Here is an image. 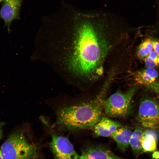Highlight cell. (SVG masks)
<instances>
[{
  "label": "cell",
  "mask_w": 159,
  "mask_h": 159,
  "mask_svg": "<svg viewBox=\"0 0 159 159\" xmlns=\"http://www.w3.org/2000/svg\"><path fill=\"white\" fill-rule=\"evenodd\" d=\"M76 14L67 64L77 85L85 90L105 76L109 60L124 42L126 34L121 20L114 15L91 11Z\"/></svg>",
  "instance_id": "cell-1"
},
{
  "label": "cell",
  "mask_w": 159,
  "mask_h": 159,
  "mask_svg": "<svg viewBox=\"0 0 159 159\" xmlns=\"http://www.w3.org/2000/svg\"><path fill=\"white\" fill-rule=\"evenodd\" d=\"M112 81L106 78L99 93L92 99L59 109L57 125L62 129L71 131L94 126L101 117L106 96Z\"/></svg>",
  "instance_id": "cell-2"
},
{
  "label": "cell",
  "mask_w": 159,
  "mask_h": 159,
  "mask_svg": "<svg viewBox=\"0 0 159 159\" xmlns=\"http://www.w3.org/2000/svg\"><path fill=\"white\" fill-rule=\"evenodd\" d=\"M3 159H31L36 155L35 147L26 139L22 131L11 133L1 145Z\"/></svg>",
  "instance_id": "cell-3"
},
{
  "label": "cell",
  "mask_w": 159,
  "mask_h": 159,
  "mask_svg": "<svg viewBox=\"0 0 159 159\" xmlns=\"http://www.w3.org/2000/svg\"><path fill=\"white\" fill-rule=\"evenodd\" d=\"M136 90L135 87H131L126 92L119 90L106 99L104 109L106 114L112 117L126 116L130 112Z\"/></svg>",
  "instance_id": "cell-4"
},
{
  "label": "cell",
  "mask_w": 159,
  "mask_h": 159,
  "mask_svg": "<svg viewBox=\"0 0 159 159\" xmlns=\"http://www.w3.org/2000/svg\"><path fill=\"white\" fill-rule=\"evenodd\" d=\"M138 119L141 125L148 129H159V104L153 99L147 98L140 104Z\"/></svg>",
  "instance_id": "cell-5"
},
{
  "label": "cell",
  "mask_w": 159,
  "mask_h": 159,
  "mask_svg": "<svg viewBox=\"0 0 159 159\" xmlns=\"http://www.w3.org/2000/svg\"><path fill=\"white\" fill-rule=\"evenodd\" d=\"M50 147L56 159H79L80 157L69 140L63 136L52 134Z\"/></svg>",
  "instance_id": "cell-6"
},
{
  "label": "cell",
  "mask_w": 159,
  "mask_h": 159,
  "mask_svg": "<svg viewBox=\"0 0 159 159\" xmlns=\"http://www.w3.org/2000/svg\"><path fill=\"white\" fill-rule=\"evenodd\" d=\"M22 0H4L0 11V16L9 29L11 21L18 19Z\"/></svg>",
  "instance_id": "cell-7"
},
{
  "label": "cell",
  "mask_w": 159,
  "mask_h": 159,
  "mask_svg": "<svg viewBox=\"0 0 159 159\" xmlns=\"http://www.w3.org/2000/svg\"><path fill=\"white\" fill-rule=\"evenodd\" d=\"M79 159H126L115 155L107 148L103 146L89 147L82 151Z\"/></svg>",
  "instance_id": "cell-8"
},
{
  "label": "cell",
  "mask_w": 159,
  "mask_h": 159,
  "mask_svg": "<svg viewBox=\"0 0 159 159\" xmlns=\"http://www.w3.org/2000/svg\"><path fill=\"white\" fill-rule=\"evenodd\" d=\"M122 126L118 121L102 117L94 126V132L97 136L107 137L110 136L116 129Z\"/></svg>",
  "instance_id": "cell-9"
},
{
  "label": "cell",
  "mask_w": 159,
  "mask_h": 159,
  "mask_svg": "<svg viewBox=\"0 0 159 159\" xmlns=\"http://www.w3.org/2000/svg\"><path fill=\"white\" fill-rule=\"evenodd\" d=\"M132 133L130 129L122 126L116 129L110 136L116 141L118 148L124 152L130 145Z\"/></svg>",
  "instance_id": "cell-10"
},
{
  "label": "cell",
  "mask_w": 159,
  "mask_h": 159,
  "mask_svg": "<svg viewBox=\"0 0 159 159\" xmlns=\"http://www.w3.org/2000/svg\"><path fill=\"white\" fill-rule=\"evenodd\" d=\"M158 76L155 68L146 67L136 73L134 80L137 84L147 85L155 82Z\"/></svg>",
  "instance_id": "cell-11"
},
{
  "label": "cell",
  "mask_w": 159,
  "mask_h": 159,
  "mask_svg": "<svg viewBox=\"0 0 159 159\" xmlns=\"http://www.w3.org/2000/svg\"><path fill=\"white\" fill-rule=\"evenodd\" d=\"M158 138V134L155 130L149 129L144 131L141 139L143 152L155 151L157 148Z\"/></svg>",
  "instance_id": "cell-12"
},
{
  "label": "cell",
  "mask_w": 159,
  "mask_h": 159,
  "mask_svg": "<svg viewBox=\"0 0 159 159\" xmlns=\"http://www.w3.org/2000/svg\"><path fill=\"white\" fill-rule=\"evenodd\" d=\"M144 132L140 128H136L132 132L130 139V145L136 156L139 155L143 152L141 139Z\"/></svg>",
  "instance_id": "cell-13"
},
{
  "label": "cell",
  "mask_w": 159,
  "mask_h": 159,
  "mask_svg": "<svg viewBox=\"0 0 159 159\" xmlns=\"http://www.w3.org/2000/svg\"><path fill=\"white\" fill-rule=\"evenodd\" d=\"M153 50L152 40L149 38L145 39L138 46L137 54L139 58L144 59Z\"/></svg>",
  "instance_id": "cell-14"
},
{
  "label": "cell",
  "mask_w": 159,
  "mask_h": 159,
  "mask_svg": "<svg viewBox=\"0 0 159 159\" xmlns=\"http://www.w3.org/2000/svg\"><path fill=\"white\" fill-rule=\"evenodd\" d=\"M143 60L147 67L155 68L159 67V55L153 50Z\"/></svg>",
  "instance_id": "cell-15"
},
{
  "label": "cell",
  "mask_w": 159,
  "mask_h": 159,
  "mask_svg": "<svg viewBox=\"0 0 159 159\" xmlns=\"http://www.w3.org/2000/svg\"><path fill=\"white\" fill-rule=\"evenodd\" d=\"M147 86L150 90L159 95V82H155Z\"/></svg>",
  "instance_id": "cell-16"
},
{
  "label": "cell",
  "mask_w": 159,
  "mask_h": 159,
  "mask_svg": "<svg viewBox=\"0 0 159 159\" xmlns=\"http://www.w3.org/2000/svg\"><path fill=\"white\" fill-rule=\"evenodd\" d=\"M153 50L159 55V41L152 40Z\"/></svg>",
  "instance_id": "cell-17"
},
{
  "label": "cell",
  "mask_w": 159,
  "mask_h": 159,
  "mask_svg": "<svg viewBox=\"0 0 159 159\" xmlns=\"http://www.w3.org/2000/svg\"><path fill=\"white\" fill-rule=\"evenodd\" d=\"M4 124V123L0 122V139L1 138L2 135V127Z\"/></svg>",
  "instance_id": "cell-18"
},
{
  "label": "cell",
  "mask_w": 159,
  "mask_h": 159,
  "mask_svg": "<svg viewBox=\"0 0 159 159\" xmlns=\"http://www.w3.org/2000/svg\"><path fill=\"white\" fill-rule=\"evenodd\" d=\"M153 157L155 158L156 159H158L159 158V152L158 151H156L155 152H154V153L153 154Z\"/></svg>",
  "instance_id": "cell-19"
},
{
  "label": "cell",
  "mask_w": 159,
  "mask_h": 159,
  "mask_svg": "<svg viewBox=\"0 0 159 159\" xmlns=\"http://www.w3.org/2000/svg\"><path fill=\"white\" fill-rule=\"evenodd\" d=\"M0 159H3L1 149H0Z\"/></svg>",
  "instance_id": "cell-20"
},
{
  "label": "cell",
  "mask_w": 159,
  "mask_h": 159,
  "mask_svg": "<svg viewBox=\"0 0 159 159\" xmlns=\"http://www.w3.org/2000/svg\"><path fill=\"white\" fill-rule=\"evenodd\" d=\"M4 0H0V2L2 1H4Z\"/></svg>",
  "instance_id": "cell-21"
}]
</instances>
